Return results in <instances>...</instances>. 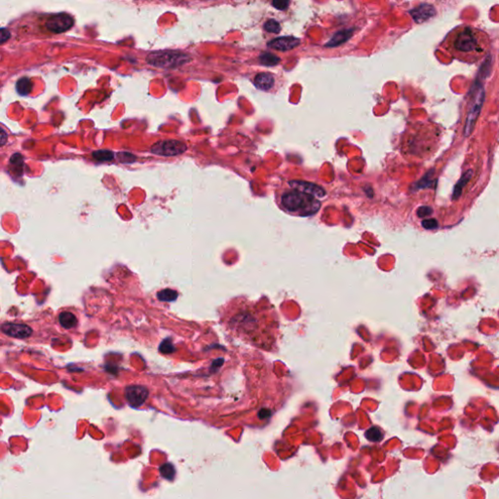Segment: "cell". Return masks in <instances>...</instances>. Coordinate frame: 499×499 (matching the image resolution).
<instances>
[{"label":"cell","mask_w":499,"mask_h":499,"mask_svg":"<svg viewBox=\"0 0 499 499\" xmlns=\"http://www.w3.org/2000/svg\"><path fill=\"white\" fill-rule=\"evenodd\" d=\"M422 224H423V226H424L425 228H427V229H428V228H429V229H433V228H436V227H437V225H438V223H437V221H436L435 219L424 220V221L422 222Z\"/></svg>","instance_id":"4316f807"},{"label":"cell","mask_w":499,"mask_h":499,"mask_svg":"<svg viewBox=\"0 0 499 499\" xmlns=\"http://www.w3.org/2000/svg\"><path fill=\"white\" fill-rule=\"evenodd\" d=\"M260 63H261L262 65H266V66H273V65H278L280 63V58H278L277 56L271 54V53H262L260 58Z\"/></svg>","instance_id":"9a60e30c"},{"label":"cell","mask_w":499,"mask_h":499,"mask_svg":"<svg viewBox=\"0 0 499 499\" xmlns=\"http://www.w3.org/2000/svg\"><path fill=\"white\" fill-rule=\"evenodd\" d=\"M187 147L183 142L176 140L159 141L152 147V152L160 156H176L182 154L186 151Z\"/></svg>","instance_id":"8992f818"},{"label":"cell","mask_w":499,"mask_h":499,"mask_svg":"<svg viewBox=\"0 0 499 499\" xmlns=\"http://www.w3.org/2000/svg\"><path fill=\"white\" fill-rule=\"evenodd\" d=\"M148 389L143 386H130L126 389V397L131 405L139 407L148 398Z\"/></svg>","instance_id":"8fae6325"},{"label":"cell","mask_w":499,"mask_h":499,"mask_svg":"<svg viewBox=\"0 0 499 499\" xmlns=\"http://www.w3.org/2000/svg\"><path fill=\"white\" fill-rule=\"evenodd\" d=\"M431 213H432V209L429 207H421L417 212L419 217H425V216L430 215Z\"/></svg>","instance_id":"484cf974"},{"label":"cell","mask_w":499,"mask_h":499,"mask_svg":"<svg viewBox=\"0 0 499 499\" xmlns=\"http://www.w3.org/2000/svg\"><path fill=\"white\" fill-rule=\"evenodd\" d=\"M289 184L293 189L313 197H324L326 195V191L321 186L312 182L304 180H291Z\"/></svg>","instance_id":"ba28073f"},{"label":"cell","mask_w":499,"mask_h":499,"mask_svg":"<svg viewBox=\"0 0 499 499\" xmlns=\"http://www.w3.org/2000/svg\"><path fill=\"white\" fill-rule=\"evenodd\" d=\"M11 37V33L7 28H0V45L7 42Z\"/></svg>","instance_id":"cb8c5ba5"},{"label":"cell","mask_w":499,"mask_h":499,"mask_svg":"<svg viewBox=\"0 0 499 499\" xmlns=\"http://www.w3.org/2000/svg\"><path fill=\"white\" fill-rule=\"evenodd\" d=\"M1 331L12 337L23 339L28 337L32 333V330L30 327L24 324H15V323H5L1 326Z\"/></svg>","instance_id":"9c48e42d"},{"label":"cell","mask_w":499,"mask_h":499,"mask_svg":"<svg viewBox=\"0 0 499 499\" xmlns=\"http://www.w3.org/2000/svg\"><path fill=\"white\" fill-rule=\"evenodd\" d=\"M442 132L431 123L416 122L410 125L401 142V152L405 158L425 161L438 151Z\"/></svg>","instance_id":"3957f363"},{"label":"cell","mask_w":499,"mask_h":499,"mask_svg":"<svg viewBox=\"0 0 499 499\" xmlns=\"http://www.w3.org/2000/svg\"><path fill=\"white\" fill-rule=\"evenodd\" d=\"M8 136H9L8 130L2 124H0V148L7 144Z\"/></svg>","instance_id":"603a6c76"},{"label":"cell","mask_w":499,"mask_h":499,"mask_svg":"<svg viewBox=\"0 0 499 499\" xmlns=\"http://www.w3.org/2000/svg\"><path fill=\"white\" fill-rule=\"evenodd\" d=\"M73 18L65 13H59L47 19L45 22L46 28L55 33H62L68 30L73 25Z\"/></svg>","instance_id":"52a82bcc"},{"label":"cell","mask_w":499,"mask_h":499,"mask_svg":"<svg viewBox=\"0 0 499 499\" xmlns=\"http://www.w3.org/2000/svg\"><path fill=\"white\" fill-rule=\"evenodd\" d=\"M492 40L489 34L475 26L461 24L451 30L441 47L453 58L465 64H477L489 53Z\"/></svg>","instance_id":"7a4b0ae2"},{"label":"cell","mask_w":499,"mask_h":499,"mask_svg":"<svg viewBox=\"0 0 499 499\" xmlns=\"http://www.w3.org/2000/svg\"><path fill=\"white\" fill-rule=\"evenodd\" d=\"M366 437L370 442H379L382 439V433L378 428L372 427L366 432Z\"/></svg>","instance_id":"44dd1931"},{"label":"cell","mask_w":499,"mask_h":499,"mask_svg":"<svg viewBox=\"0 0 499 499\" xmlns=\"http://www.w3.org/2000/svg\"><path fill=\"white\" fill-rule=\"evenodd\" d=\"M301 44V40L299 38L293 37V36H283L275 38L271 41L268 42V47L278 50V51H289L292 49H295Z\"/></svg>","instance_id":"30bf717a"},{"label":"cell","mask_w":499,"mask_h":499,"mask_svg":"<svg viewBox=\"0 0 499 499\" xmlns=\"http://www.w3.org/2000/svg\"><path fill=\"white\" fill-rule=\"evenodd\" d=\"M435 13H436V11H435L434 7L431 5H428V4H422L419 7H416L411 11L412 19L417 22L426 21L427 19H429L430 17L435 15Z\"/></svg>","instance_id":"7c38bea8"},{"label":"cell","mask_w":499,"mask_h":499,"mask_svg":"<svg viewBox=\"0 0 499 499\" xmlns=\"http://www.w3.org/2000/svg\"><path fill=\"white\" fill-rule=\"evenodd\" d=\"M281 205L287 212L302 216H309L316 213L321 206L315 197L295 189L283 194Z\"/></svg>","instance_id":"277c9868"},{"label":"cell","mask_w":499,"mask_h":499,"mask_svg":"<svg viewBox=\"0 0 499 499\" xmlns=\"http://www.w3.org/2000/svg\"><path fill=\"white\" fill-rule=\"evenodd\" d=\"M59 322L60 324L62 325L63 328H65L66 330H69V329H72L74 327H76L77 325V318L75 317L74 314L68 312V311H65L63 313L60 314L59 316Z\"/></svg>","instance_id":"5bb4252c"},{"label":"cell","mask_w":499,"mask_h":499,"mask_svg":"<svg viewBox=\"0 0 499 499\" xmlns=\"http://www.w3.org/2000/svg\"><path fill=\"white\" fill-rule=\"evenodd\" d=\"M93 157L98 161H110L113 159L114 154L110 151H97L93 152Z\"/></svg>","instance_id":"ac0fdd59"},{"label":"cell","mask_w":499,"mask_h":499,"mask_svg":"<svg viewBox=\"0 0 499 499\" xmlns=\"http://www.w3.org/2000/svg\"><path fill=\"white\" fill-rule=\"evenodd\" d=\"M224 326L251 345L260 348L270 345V334L266 315L258 304L249 301H234L223 309L221 316Z\"/></svg>","instance_id":"6da1fadb"},{"label":"cell","mask_w":499,"mask_h":499,"mask_svg":"<svg viewBox=\"0 0 499 499\" xmlns=\"http://www.w3.org/2000/svg\"><path fill=\"white\" fill-rule=\"evenodd\" d=\"M189 61L190 57L187 56V54L170 50L152 52L147 57V62L149 65L161 68L178 67Z\"/></svg>","instance_id":"5b68a950"},{"label":"cell","mask_w":499,"mask_h":499,"mask_svg":"<svg viewBox=\"0 0 499 499\" xmlns=\"http://www.w3.org/2000/svg\"><path fill=\"white\" fill-rule=\"evenodd\" d=\"M117 155H118L117 157H118L119 161H121L122 163H125V164H131V163L136 161V157L128 152H119Z\"/></svg>","instance_id":"7402d4cb"},{"label":"cell","mask_w":499,"mask_h":499,"mask_svg":"<svg viewBox=\"0 0 499 499\" xmlns=\"http://www.w3.org/2000/svg\"><path fill=\"white\" fill-rule=\"evenodd\" d=\"M264 29L268 32H272V33H278L280 30H281V25L280 23L277 22L276 20H268L267 22L264 23Z\"/></svg>","instance_id":"ffe728a7"},{"label":"cell","mask_w":499,"mask_h":499,"mask_svg":"<svg viewBox=\"0 0 499 499\" xmlns=\"http://www.w3.org/2000/svg\"><path fill=\"white\" fill-rule=\"evenodd\" d=\"M254 83L258 89L262 90V91H268L274 86L275 79L271 73L261 72L255 77Z\"/></svg>","instance_id":"4fadbf2b"},{"label":"cell","mask_w":499,"mask_h":499,"mask_svg":"<svg viewBox=\"0 0 499 499\" xmlns=\"http://www.w3.org/2000/svg\"><path fill=\"white\" fill-rule=\"evenodd\" d=\"M176 292L172 290H164L158 294V299L162 302H172L176 299Z\"/></svg>","instance_id":"d6986e66"},{"label":"cell","mask_w":499,"mask_h":499,"mask_svg":"<svg viewBox=\"0 0 499 499\" xmlns=\"http://www.w3.org/2000/svg\"><path fill=\"white\" fill-rule=\"evenodd\" d=\"M350 35H351V32H350V31L344 30V31H342V33H341V31H340V32L336 33V34H335V35L332 38V40L330 41V43L327 44V46L333 47V46L339 45V44L342 43L343 41L347 40L348 38L350 37Z\"/></svg>","instance_id":"e0dca14e"},{"label":"cell","mask_w":499,"mask_h":499,"mask_svg":"<svg viewBox=\"0 0 499 499\" xmlns=\"http://www.w3.org/2000/svg\"><path fill=\"white\" fill-rule=\"evenodd\" d=\"M272 5L278 10H285L290 5L289 1H273Z\"/></svg>","instance_id":"d4e9b609"},{"label":"cell","mask_w":499,"mask_h":499,"mask_svg":"<svg viewBox=\"0 0 499 499\" xmlns=\"http://www.w3.org/2000/svg\"><path fill=\"white\" fill-rule=\"evenodd\" d=\"M31 86H32V83L30 81V79H28V78H21L17 82L16 88H17V91H18V93L20 95L26 96V95H28L31 92V89H32Z\"/></svg>","instance_id":"2e32d148"}]
</instances>
